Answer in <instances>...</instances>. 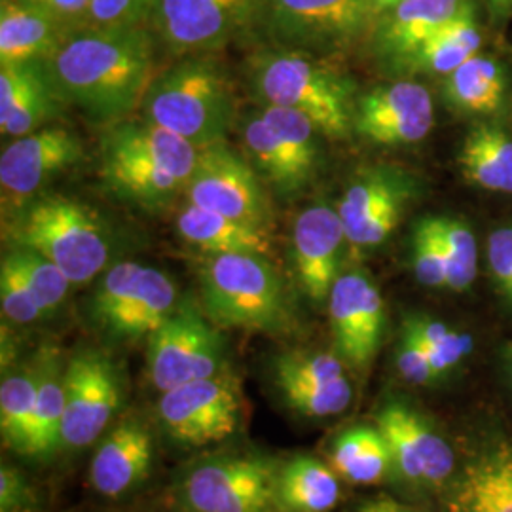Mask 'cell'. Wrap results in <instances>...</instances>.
I'll list each match as a JSON object with an SVG mask.
<instances>
[{"instance_id":"obj_25","label":"cell","mask_w":512,"mask_h":512,"mask_svg":"<svg viewBox=\"0 0 512 512\" xmlns=\"http://www.w3.org/2000/svg\"><path fill=\"white\" fill-rule=\"evenodd\" d=\"M177 230L184 241L202 249L205 255L249 253L268 256L272 253L270 236L264 228L224 217L194 203H186L177 219Z\"/></svg>"},{"instance_id":"obj_5","label":"cell","mask_w":512,"mask_h":512,"mask_svg":"<svg viewBox=\"0 0 512 512\" xmlns=\"http://www.w3.org/2000/svg\"><path fill=\"white\" fill-rule=\"evenodd\" d=\"M141 109L148 122L203 150L224 143L236 116V99L213 61L188 59L154 78Z\"/></svg>"},{"instance_id":"obj_43","label":"cell","mask_w":512,"mask_h":512,"mask_svg":"<svg viewBox=\"0 0 512 512\" xmlns=\"http://www.w3.org/2000/svg\"><path fill=\"white\" fill-rule=\"evenodd\" d=\"M395 363L399 368V374L408 384L427 385L433 384L437 380L431 361H429V355H427V349L423 348L420 340L404 327L399 344H397Z\"/></svg>"},{"instance_id":"obj_19","label":"cell","mask_w":512,"mask_h":512,"mask_svg":"<svg viewBox=\"0 0 512 512\" xmlns=\"http://www.w3.org/2000/svg\"><path fill=\"white\" fill-rule=\"evenodd\" d=\"M433 99L418 82L401 80L361 97L353 129L382 147L412 145L433 129Z\"/></svg>"},{"instance_id":"obj_37","label":"cell","mask_w":512,"mask_h":512,"mask_svg":"<svg viewBox=\"0 0 512 512\" xmlns=\"http://www.w3.org/2000/svg\"><path fill=\"white\" fill-rule=\"evenodd\" d=\"M10 251L18 260L19 268L37 296L42 311L48 315L59 310V306L65 302L67 293L73 285L67 274L59 266H55L52 260L38 255L35 251L18 249V247H12Z\"/></svg>"},{"instance_id":"obj_34","label":"cell","mask_w":512,"mask_h":512,"mask_svg":"<svg viewBox=\"0 0 512 512\" xmlns=\"http://www.w3.org/2000/svg\"><path fill=\"white\" fill-rule=\"evenodd\" d=\"M427 224L439 239L446 258L448 289L463 293L476 277V239L471 228L463 222L444 217H429Z\"/></svg>"},{"instance_id":"obj_50","label":"cell","mask_w":512,"mask_h":512,"mask_svg":"<svg viewBox=\"0 0 512 512\" xmlns=\"http://www.w3.org/2000/svg\"><path fill=\"white\" fill-rule=\"evenodd\" d=\"M507 361H509V368H511V376H512V344L509 346V351H507Z\"/></svg>"},{"instance_id":"obj_2","label":"cell","mask_w":512,"mask_h":512,"mask_svg":"<svg viewBox=\"0 0 512 512\" xmlns=\"http://www.w3.org/2000/svg\"><path fill=\"white\" fill-rule=\"evenodd\" d=\"M200 148L148 120H122L101 141V175L110 192L143 209H162L186 190Z\"/></svg>"},{"instance_id":"obj_44","label":"cell","mask_w":512,"mask_h":512,"mask_svg":"<svg viewBox=\"0 0 512 512\" xmlns=\"http://www.w3.org/2000/svg\"><path fill=\"white\" fill-rule=\"evenodd\" d=\"M0 512H38V494L29 478L12 465L0 469Z\"/></svg>"},{"instance_id":"obj_8","label":"cell","mask_w":512,"mask_h":512,"mask_svg":"<svg viewBox=\"0 0 512 512\" xmlns=\"http://www.w3.org/2000/svg\"><path fill=\"white\" fill-rule=\"evenodd\" d=\"M219 327L192 298H183L148 338V376L158 391L213 378L226 368Z\"/></svg>"},{"instance_id":"obj_36","label":"cell","mask_w":512,"mask_h":512,"mask_svg":"<svg viewBox=\"0 0 512 512\" xmlns=\"http://www.w3.org/2000/svg\"><path fill=\"white\" fill-rule=\"evenodd\" d=\"M260 116L266 120L270 128L274 129L277 137L283 141V145L289 148L294 160L313 175L317 158H319V147H317V135L321 133L319 128L306 114L285 109V107L266 105L260 112Z\"/></svg>"},{"instance_id":"obj_39","label":"cell","mask_w":512,"mask_h":512,"mask_svg":"<svg viewBox=\"0 0 512 512\" xmlns=\"http://www.w3.org/2000/svg\"><path fill=\"white\" fill-rule=\"evenodd\" d=\"M0 304L4 317L16 325H29L46 315L12 251L4 255L0 264Z\"/></svg>"},{"instance_id":"obj_51","label":"cell","mask_w":512,"mask_h":512,"mask_svg":"<svg viewBox=\"0 0 512 512\" xmlns=\"http://www.w3.org/2000/svg\"><path fill=\"white\" fill-rule=\"evenodd\" d=\"M509 300H512V294H511V296H509Z\"/></svg>"},{"instance_id":"obj_29","label":"cell","mask_w":512,"mask_h":512,"mask_svg":"<svg viewBox=\"0 0 512 512\" xmlns=\"http://www.w3.org/2000/svg\"><path fill=\"white\" fill-rule=\"evenodd\" d=\"M38 376H40V351L31 359L18 365L2 368L0 384V433L4 446L27 456L31 425L37 403Z\"/></svg>"},{"instance_id":"obj_3","label":"cell","mask_w":512,"mask_h":512,"mask_svg":"<svg viewBox=\"0 0 512 512\" xmlns=\"http://www.w3.org/2000/svg\"><path fill=\"white\" fill-rule=\"evenodd\" d=\"M198 281L203 311L219 329L285 334L296 325L289 291L264 255H205Z\"/></svg>"},{"instance_id":"obj_45","label":"cell","mask_w":512,"mask_h":512,"mask_svg":"<svg viewBox=\"0 0 512 512\" xmlns=\"http://www.w3.org/2000/svg\"><path fill=\"white\" fill-rule=\"evenodd\" d=\"M425 349H427L429 361L433 366V372L439 380L442 376H446L450 370H454L471 353L473 338L465 332L450 329V332L440 340L439 344Z\"/></svg>"},{"instance_id":"obj_35","label":"cell","mask_w":512,"mask_h":512,"mask_svg":"<svg viewBox=\"0 0 512 512\" xmlns=\"http://www.w3.org/2000/svg\"><path fill=\"white\" fill-rule=\"evenodd\" d=\"M275 385L281 391L285 403L308 418H329L342 414L344 410H348L353 397L348 378L323 384L281 380L275 382Z\"/></svg>"},{"instance_id":"obj_32","label":"cell","mask_w":512,"mask_h":512,"mask_svg":"<svg viewBox=\"0 0 512 512\" xmlns=\"http://www.w3.org/2000/svg\"><path fill=\"white\" fill-rule=\"evenodd\" d=\"M505 74L499 63L476 54L446 76L444 95L461 110L495 112L503 103Z\"/></svg>"},{"instance_id":"obj_12","label":"cell","mask_w":512,"mask_h":512,"mask_svg":"<svg viewBox=\"0 0 512 512\" xmlns=\"http://www.w3.org/2000/svg\"><path fill=\"white\" fill-rule=\"evenodd\" d=\"M82 156V143L69 129L42 128L12 139L0 156L4 215H16L37 198L44 184L78 164Z\"/></svg>"},{"instance_id":"obj_10","label":"cell","mask_w":512,"mask_h":512,"mask_svg":"<svg viewBox=\"0 0 512 512\" xmlns=\"http://www.w3.org/2000/svg\"><path fill=\"white\" fill-rule=\"evenodd\" d=\"M158 416L167 435L179 444L205 446L232 437L243 421V399L234 374L179 385L165 391Z\"/></svg>"},{"instance_id":"obj_38","label":"cell","mask_w":512,"mask_h":512,"mask_svg":"<svg viewBox=\"0 0 512 512\" xmlns=\"http://www.w3.org/2000/svg\"><path fill=\"white\" fill-rule=\"evenodd\" d=\"M346 378V363L336 353L325 351H289L277 355L274 361V380L296 382H334Z\"/></svg>"},{"instance_id":"obj_24","label":"cell","mask_w":512,"mask_h":512,"mask_svg":"<svg viewBox=\"0 0 512 512\" xmlns=\"http://www.w3.org/2000/svg\"><path fill=\"white\" fill-rule=\"evenodd\" d=\"M467 0H401L382 16L380 52L401 63L414 57L440 27L454 18Z\"/></svg>"},{"instance_id":"obj_13","label":"cell","mask_w":512,"mask_h":512,"mask_svg":"<svg viewBox=\"0 0 512 512\" xmlns=\"http://www.w3.org/2000/svg\"><path fill=\"white\" fill-rule=\"evenodd\" d=\"M184 194L188 203L256 228L266 230L270 219L268 200L255 171L224 143L203 148Z\"/></svg>"},{"instance_id":"obj_17","label":"cell","mask_w":512,"mask_h":512,"mask_svg":"<svg viewBox=\"0 0 512 512\" xmlns=\"http://www.w3.org/2000/svg\"><path fill=\"white\" fill-rule=\"evenodd\" d=\"M442 492L444 512H512V440L480 435Z\"/></svg>"},{"instance_id":"obj_21","label":"cell","mask_w":512,"mask_h":512,"mask_svg":"<svg viewBox=\"0 0 512 512\" xmlns=\"http://www.w3.org/2000/svg\"><path fill=\"white\" fill-rule=\"evenodd\" d=\"M67 103L46 61L0 65V129L12 139L42 129Z\"/></svg>"},{"instance_id":"obj_14","label":"cell","mask_w":512,"mask_h":512,"mask_svg":"<svg viewBox=\"0 0 512 512\" xmlns=\"http://www.w3.org/2000/svg\"><path fill=\"white\" fill-rule=\"evenodd\" d=\"M376 425L391 446L397 476L423 490H442L450 482L458 467L456 452L418 410L389 401Z\"/></svg>"},{"instance_id":"obj_31","label":"cell","mask_w":512,"mask_h":512,"mask_svg":"<svg viewBox=\"0 0 512 512\" xmlns=\"http://www.w3.org/2000/svg\"><path fill=\"white\" fill-rule=\"evenodd\" d=\"M243 145L256 167L279 188V192H298L311 179L310 173L294 160L289 148L277 137L274 129L258 114L243 126Z\"/></svg>"},{"instance_id":"obj_23","label":"cell","mask_w":512,"mask_h":512,"mask_svg":"<svg viewBox=\"0 0 512 512\" xmlns=\"http://www.w3.org/2000/svg\"><path fill=\"white\" fill-rule=\"evenodd\" d=\"M69 33V23L29 0H2L0 65L48 61Z\"/></svg>"},{"instance_id":"obj_15","label":"cell","mask_w":512,"mask_h":512,"mask_svg":"<svg viewBox=\"0 0 512 512\" xmlns=\"http://www.w3.org/2000/svg\"><path fill=\"white\" fill-rule=\"evenodd\" d=\"M260 0H158L152 21L171 52L224 46L255 18Z\"/></svg>"},{"instance_id":"obj_22","label":"cell","mask_w":512,"mask_h":512,"mask_svg":"<svg viewBox=\"0 0 512 512\" xmlns=\"http://www.w3.org/2000/svg\"><path fill=\"white\" fill-rule=\"evenodd\" d=\"M152 435L137 420L122 421L99 442L92 463L90 482L97 494L120 497L139 488L152 469Z\"/></svg>"},{"instance_id":"obj_49","label":"cell","mask_w":512,"mask_h":512,"mask_svg":"<svg viewBox=\"0 0 512 512\" xmlns=\"http://www.w3.org/2000/svg\"><path fill=\"white\" fill-rule=\"evenodd\" d=\"M401 0H366L368 4V12L370 18H382L387 10H391L395 4H399Z\"/></svg>"},{"instance_id":"obj_26","label":"cell","mask_w":512,"mask_h":512,"mask_svg":"<svg viewBox=\"0 0 512 512\" xmlns=\"http://www.w3.org/2000/svg\"><path fill=\"white\" fill-rule=\"evenodd\" d=\"M340 499V476L311 456H298L277 469L275 505L285 512H329Z\"/></svg>"},{"instance_id":"obj_27","label":"cell","mask_w":512,"mask_h":512,"mask_svg":"<svg viewBox=\"0 0 512 512\" xmlns=\"http://www.w3.org/2000/svg\"><path fill=\"white\" fill-rule=\"evenodd\" d=\"M330 467L351 484H378L395 473L391 446L380 427L359 425L342 431L330 448Z\"/></svg>"},{"instance_id":"obj_48","label":"cell","mask_w":512,"mask_h":512,"mask_svg":"<svg viewBox=\"0 0 512 512\" xmlns=\"http://www.w3.org/2000/svg\"><path fill=\"white\" fill-rule=\"evenodd\" d=\"M357 512H416L410 507H406L403 503L389 499V497H378V499H370L359 507Z\"/></svg>"},{"instance_id":"obj_33","label":"cell","mask_w":512,"mask_h":512,"mask_svg":"<svg viewBox=\"0 0 512 512\" xmlns=\"http://www.w3.org/2000/svg\"><path fill=\"white\" fill-rule=\"evenodd\" d=\"M404 188L389 173H370L351 184L340 202L338 213L346 230V238L366 220L382 213L385 207L403 203Z\"/></svg>"},{"instance_id":"obj_16","label":"cell","mask_w":512,"mask_h":512,"mask_svg":"<svg viewBox=\"0 0 512 512\" xmlns=\"http://www.w3.org/2000/svg\"><path fill=\"white\" fill-rule=\"evenodd\" d=\"M334 353L353 370H366L384 336V298L363 272L338 275L329 296Z\"/></svg>"},{"instance_id":"obj_7","label":"cell","mask_w":512,"mask_h":512,"mask_svg":"<svg viewBox=\"0 0 512 512\" xmlns=\"http://www.w3.org/2000/svg\"><path fill=\"white\" fill-rule=\"evenodd\" d=\"M253 84L266 105L306 114L327 137L344 139L353 128L348 82L308 57L262 55L253 69Z\"/></svg>"},{"instance_id":"obj_1","label":"cell","mask_w":512,"mask_h":512,"mask_svg":"<svg viewBox=\"0 0 512 512\" xmlns=\"http://www.w3.org/2000/svg\"><path fill=\"white\" fill-rule=\"evenodd\" d=\"M46 65L67 103L112 126L143 105L154 82V44L143 27L86 25Z\"/></svg>"},{"instance_id":"obj_9","label":"cell","mask_w":512,"mask_h":512,"mask_svg":"<svg viewBox=\"0 0 512 512\" xmlns=\"http://www.w3.org/2000/svg\"><path fill=\"white\" fill-rule=\"evenodd\" d=\"M277 467L260 456H219L188 471L181 499L188 512H270Z\"/></svg>"},{"instance_id":"obj_40","label":"cell","mask_w":512,"mask_h":512,"mask_svg":"<svg viewBox=\"0 0 512 512\" xmlns=\"http://www.w3.org/2000/svg\"><path fill=\"white\" fill-rule=\"evenodd\" d=\"M412 266L414 274L421 285L440 289L448 287V272H446V258L442 253L439 239L435 238L433 230L429 228L427 220L418 222L412 238Z\"/></svg>"},{"instance_id":"obj_47","label":"cell","mask_w":512,"mask_h":512,"mask_svg":"<svg viewBox=\"0 0 512 512\" xmlns=\"http://www.w3.org/2000/svg\"><path fill=\"white\" fill-rule=\"evenodd\" d=\"M29 2L48 10L50 14L63 19L65 23L86 19L88 8H90V0H29Z\"/></svg>"},{"instance_id":"obj_18","label":"cell","mask_w":512,"mask_h":512,"mask_svg":"<svg viewBox=\"0 0 512 512\" xmlns=\"http://www.w3.org/2000/svg\"><path fill=\"white\" fill-rule=\"evenodd\" d=\"M368 19L366 0H270L272 33L289 48L342 46Z\"/></svg>"},{"instance_id":"obj_20","label":"cell","mask_w":512,"mask_h":512,"mask_svg":"<svg viewBox=\"0 0 512 512\" xmlns=\"http://www.w3.org/2000/svg\"><path fill=\"white\" fill-rule=\"evenodd\" d=\"M346 230L340 213L319 203L308 207L294 220L293 262L300 287L315 304L329 300L338 279V262Z\"/></svg>"},{"instance_id":"obj_30","label":"cell","mask_w":512,"mask_h":512,"mask_svg":"<svg viewBox=\"0 0 512 512\" xmlns=\"http://www.w3.org/2000/svg\"><path fill=\"white\" fill-rule=\"evenodd\" d=\"M463 177L490 192L512 194V137L497 128H476L458 156Z\"/></svg>"},{"instance_id":"obj_11","label":"cell","mask_w":512,"mask_h":512,"mask_svg":"<svg viewBox=\"0 0 512 512\" xmlns=\"http://www.w3.org/2000/svg\"><path fill=\"white\" fill-rule=\"evenodd\" d=\"M122 406L116 366L99 351H80L67 361L61 448H86L99 439Z\"/></svg>"},{"instance_id":"obj_6","label":"cell","mask_w":512,"mask_h":512,"mask_svg":"<svg viewBox=\"0 0 512 512\" xmlns=\"http://www.w3.org/2000/svg\"><path fill=\"white\" fill-rule=\"evenodd\" d=\"M181 298L169 275L141 262H116L95 287L90 313L112 340L150 338L177 310Z\"/></svg>"},{"instance_id":"obj_28","label":"cell","mask_w":512,"mask_h":512,"mask_svg":"<svg viewBox=\"0 0 512 512\" xmlns=\"http://www.w3.org/2000/svg\"><path fill=\"white\" fill-rule=\"evenodd\" d=\"M67 363L55 348L40 351L37 403L27 458H50L61 450Z\"/></svg>"},{"instance_id":"obj_42","label":"cell","mask_w":512,"mask_h":512,"mask_svg":"<svg viewBox=\"0 0 512 512\" xmlns=\"http://www.w3.org/2000/svg\"><path fill=\"white\" fill-rule=\"evenodd\" d=\"M475 52L454 44L444 38H429L414 57L406 63L410 69H420L429 73L448 74L454 73L467 59H471Z\"/></svg>"},{"instance_id":"obj_4","label":"cell","mask_w":512,"mask_h":512,"mask_svg":"<svg viewBox=\"0 0 512 512\" xmlns=\"http://www.w3.org/2000/svg\"><path fill=\"white\" fill-rule=\"evenodd\" d=\"M12 247L35 251L59 266L73 285L90 283L110 268L112 236L88 205L65 196H42L8 220Z\"/></svg>"},{"instance_id":"obj_46","label":"cell","mask_w":512,"mask_h":512,"mask_svg":"<svg viewBox=\"0 0 512 512\" xmlns=\"http://www.w3.org/2000/svg\"><path fill=\"white\" fill-rule=\"evenodd\" d=\"M488 262L497 287L509 298L512 294V228L495 230L490 236Z\"/></svg>"},{"instance_id":"obj_41","label":"cell","mask_w":512,"mask_h":512,"mask_svg":"<svg viewBox=\"0 0 512 512\" xmlns=\"http://www.w3.org/2000/svg\"><path fill=\"white\" fill-rule=\"evenodd\" d=\"M156 6L158 0H90L86 21L103 27H143Z\"/></svg>"}]
</instances>
